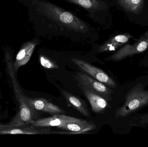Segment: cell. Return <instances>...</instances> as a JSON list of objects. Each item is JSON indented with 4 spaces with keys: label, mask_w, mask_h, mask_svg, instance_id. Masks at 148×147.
I'll return each instance as SVG.
<instances>
[{
    "label": "cell",
    "mask_w": 148,
    "mask_h": 147,
    "mask_svg": "<svg viewBox=\"0 0 148 147\" xmlns=\"http://www.w3.org/2000/svg\"><path fill=\"white\" fill-rule=\"evenodd\" d=\"M81 119L61 115H54L52 117L36 120L32 125L37 127H56L58 128L63 124L80 121Z\"/></svg>",
    "instance_id": "30bf717a"
},
{
    "label": "cell",
    "mask_w": 148,
    "mask_h": 147,
    "mask_svg": "<svg viewBox=\"0 0 148 147\" xmlns=\"http://www.w3.org/2000/svg\"><path fill=\"white\" fill-rule=\"evenodd\" d=\"M74 78L91 91L105 98L108 101H112L111 95L114 91L110 89L108 86L90 77L87 73L76 72L74 75Z\"/></svg>",
    "instance_id": "5b68a950"
},
{
    "label": "cell",
    "mask_w": 148,
    "mask_h": 147,
    "mask_svg": "<svg viewBox=\"0 0 148 147\" xmlns=\"http://www.w3.org/2000/svg\"><path fill=\"white\" fill-rule=\"evenodd\" d=\"M6 66L9 76L10 78L14 91L19 104V110L10 123L5 124L8 127H18L32 124L38 120V111L35 110L27 102L26 96L21 89L16 77L14 62L9 53L5 54Z\"/></svg>",
    "instance_id": "6da1fadb"
},
{
    "label": "cell",
    "mask_w": 148,
    "mask_h": 147,
    "mask_svg": "<svg viewBox=\"0 0 148 147\" xmlns=\"http://www.w3.org/2000/svg\"><path fill=\"white\" fill-rule=\"evenodd\" d=\"M148 48V31L142 35L140 39L133 44H126L106 60L119 61L128 57L139 54Z\"/></svg>",
    "instance_id": "277c9868"
},
{
    "label": "cell",
    "mask_w": 148,
    "mask_h": 147,
    "mask_svg": "<svg viewBox=\"0 0 148 147\" xmlns=\"http://www.w3.org/2000/svg\"><path fill=\"white\" fill-rule=\"evenodd\" d=\"M140 123L143 124H148V114L141 117Z\"/></svg>",
    "instance_id": "d6986e66"
},
{
    "label": "cell",
    "mask_w": 148,
    "mask_h": 147,
    "mask_svg": "<svg viewBox=\"0 0 148 147\" xmlns=\"http://www.w3.org/2000/svg\"><path fill=\"white\" fill-rule=\"evenodd\" d=\"M62 93L66 101L72 104L76 110L86 117H89L88 109L83 100L66 91L62 90Z\"/></svg>",
    "instance_id": "4fadbf2b"
},
{
    "label": "cell",
    "mask_w": 148,
    "mask_h": 147,
    "mask_svg": "<svg viewBox=\"0 0 148 147\" xmlns=\"http://www.w3.org/2000/svg\"><path fill=\"white\" fill-rule=\"evenodd\" d=\"M26 100L29 104L37 111L45 112L50 114H62L66 111L57 105L42 98H30L26 96Z\"/></svg>",
    "instance_id": "9c48e42d"
},
{
    "label": "cell",
    "mask_w": 148,
    "mask_h": 147,
    "mask_svg": "<svg viewBox=\"0 0 148 147\" xmlns=\"http://www.w3.org/2000/svg\"><path fill=\"white\" fill-rule=\"evenodd\" d=\"M0 108H1V104H0Z\"/></svg>",
    "instance_id": "ffe728a7"
},
{
    "label": "cell",
    "mask_w": 148,
    "mask_h": 147,
    "mask_svg": "<svg viewBox=\"0 0 148 147\" xmlns=\"http://www.w3.org/2000/svg\"><path fill=\"white\" fill-rule=\"evenodd\" d=\"M147 105L148 90L142 84H138L126 95L125 102L116 110L115 117H126Z\"/></svg>",
    "instance_id": "7a4b0ae2"
},
{
    "label": "cell",
    "mask_w": 148,
    "mask_h": 147,
    "mask_svg": "<svg viewBox=\"0 0 148 147\" xmlns=\"http://www.w3.org/2000/svg\"><path fill=\"white\" fill-rule=\"evenodd\" d=\"M74 4L80 5L88 9H97L101 7L99 0H66Z\"/></svg>",
    "instance_id": "9a60e30c"
},
{
    "label": "cell",
    "mask_w": 148,
    "mask_h": 147,
    "mask_svg": "<svg viewBox=\"0 0 148 147\" xmlns=\"http://www.w3.org/2000/svg\"><path fill=\"white\" fill-rule=\"evenodd\" d=\"M40 10L44 15L53 18L77 32L84 33L88 30L86 24L70 12L46 2L40 3Z\"/></svg>",
    "instance_id": "3957f363"
},
{
    "label": "cell",
    "mask_w": 148,
    "mask_h": 147,
    "mask_svg": "<svg viewBox=\"0 0 148 147\" xmlns=\"http://www.w3.org/2000/svg\"><path fill=\"white\" fill-rule=\"evenodd\" d=\"M36 45V41H27L22 46L14 63L16 72H17L20 67L25 65L29 61Z\"/></svg>",
    "instance_id": "8fae6325"
},
{
    "label": "cell",
    "mask_w": 148,
    "mask_h": 147,
    "mask_svg": "<svg viewBox=\"0 0 148 147\" xmlns=\"http://www.w3.org/2000/svg\"><path fill=\"white\" fill-rule=\"evenodd\" d=\"M122 45L114 40L112 38L103 44L98 48L99 52H104L115 51Z\"/></svg>",
    "instance_id": "2e32d148"
},
{
    "label": "cell",
    "mask_w": 148,
    "mask_h": 147,
    "mask_svg": "<svg viewBox=\"0 0 148 147\" xmlns=\"http://www.w3.org/2000/svg\"><path fill=\"white\" fill-rule=\"evenodd\" d=\"M117 1L126 11L137 14L142 10L145 0H117Z\"/></svg>",
    "instance_id": "5bb4252c"
},
{
    "label": "cell",
    "mask_w": 148,
    "mask_h": 147,
    "mask_svg": "<svg viewBox=\"0 0 148 147\" xmlns=\"http://www.w3.org/2000/svg\"><path fill=\"white\" fill-rule=\"evenodd\" d=\"M71 60L80 69L97 81L112 88L117 87L115 81L104 71L89 63L79 59L73 58Z\"/></svg>",
    "instance_id": "8992f818"
},
{
    "label": "cell",
    "mask_w": 148,
    "mask_h": 147,
    "mask_svg": "<svg viewBox=\"0 0 148 147\" xmlns=\"http://www.w3.org/2000/svg\"><path fill=\"white\" fill-rule=\"evenodd\" d=\"M132 37L131 35L129 34H125L123 35H116L112 38V39L115 41L116 42H118L119 44L121 45H124L125 43H127L130 39Z\"/></svg>",
    "instance_id": "ac0fdd59"
},
{
    "label": "cell",
    "mask_w": 148,
    "mask_h": 147,
    "mask_svg": "<svg viewBox=\"0 0 148 147\" xmlns=\"http://www.w3.org/2000/svg\"><path fill=\"white\" fill-rule=\"evenodd\" d=\"M96 128V125L92 121H88L81 119L77 121L65 123L59 127L58 128L63 131L83 134L88 131L94 130Z\"/></svg>",
    "instance_id": "7c38bea8"
},
{
    "label": "cell",
    "mask_w": 148,
    "mask_h": 147,
    "mask_svg": "<svg viewBox=\"0 0 148 147\" xmlns=\"http://www.w3.org/2000/svg\"><path fill=\"white\" fill-rule=\"evenodd\" d=\"M77 85L88 100L94 113H101L109 107L108 101L101 96L91 91L79 82H77Z\"/></svg>",
    "instance_id": "ba28073f"
},
{
    "label": "cell",
    "mask_w": 148,
    "mask_h": 147,
    "mask_svg": "<svg viewBox=\"0 0 148 147\" xmlns=\"http://www.w3.org/2000/svg\"><path fill=\"white\" fill-rule=\"evenodd\" d=\"M40 60L41 65L44 68L48 69H57L59 68V66L56 64L44 55H40Z\"/></svg>",
    "instance_id": "e0dca14e"
},
{
    "label": "cell",
    "mask_w": 148,
    "mask_h": 147,
    "mask_svg": "<svg viewBox=\"0 0 148 147\" xmlns=\"http://www.w3.org/2000/svg\"><path fill=\"white\" fill-rule=\"evenodd\" d=\"M53 134L50 127H37L32 124L18 127L0 124V135H39Z\"/></svg>",
    "instance_id": "52a82bcc"
}]
</instances>
